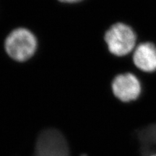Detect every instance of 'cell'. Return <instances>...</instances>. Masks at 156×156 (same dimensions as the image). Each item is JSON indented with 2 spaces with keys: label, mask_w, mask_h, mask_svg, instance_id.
Masks as SVG:
<instances>
[{
  "label": "cell",
  "mask_w": 156,
  "mask_h": 156,
  "mask_svg": "<svg viewBox=\"0 0 156 156\" xmlns=\"http://www.w3.org/2000/svg\"><path fill=\"white\" fill-rule=\"evenodd\" d=\"M32 156H71V153L62 132L57 129L48 128L37 136Z\"/></svg>",
  "instance_id": "3"
},
{
  "label": "cell",
  "mask_w": 156,
  "mask_h": 156,
  "mask_svg": "<svg viewBox=\"0 0 156 156\" xmlns=\"http://www.w3.org/2000/svg\"><path fill=\"white\" fill-rule=\"evenodd\" d=\"M103 38L109 53L119 58L132 54L138 44L135 31L124 23L118 22L109 27Z\"/></svg>",
  "instance_id": "2"
},
{
  "label": "cell",
  "mask_w": 156,
  "mask_h": 156,
  "mask_svg": "<svg viewBox=\"0 0 156 156\" xmlns=\"http://www.w3.org/2000/svg\"><path fill=\"white\" fill-rule=\"evenodd\" d=\"M150 156H156V153H154V154H152V155H150Z\"/></svg>",
  "instance_id": "7"
},
{
  "label": "cell",
  "mask_w": 156,
  "mask_h": 156,
  "mask_svg": "<svg viewBox=\"0 0 156 156\" xmlns=\"http://www.w3.org/2000/svg\"><path fill=\"white\" fill-rule=\"evenodd\" d=\"M132 59L136 69L144 73L156 72V45L153 43L140 42L132 53Z\"/></svg>",
  "instance_id": "5"
},
{
  "label": "cell",
  "mask_w": 156,
  "mask_h": 156,
  "mask_svg": "<svg viewBox=\"0 0 156 156\" xmlns=\"http://www.w3.org/2000/svg\"><path fill=\"white\" fill-rule=\"evenodd\" d=\"M38 38L30 30L20 27L11 31L4 41L7 55L18 63L28 62L38 50Z\"/></svg>",
  "instance_id": "1"
},
{
  "label": "cell",
  "mask_w": 156,
  "mask_h": 156,
  "mask_svg": "<svg viewBox=\"0 0 156 156\" xmlns=\"http://www.w3.org/2000/svg\"><path fill=\"white\" fill-rule=\"evenodd\" d=\"M142 90L141 81L133 73L119 74L112 80V94L115 98L123 103H129L138 100Z\"/></svg>",
  "instance_id": "4"
},
{
  "label": "cell",
  "mask_w": 156,
  "mask_h": 156,
  "mask_svg": "<svg viewBox=\"0 0 156 156\" xmlns=\"http://www.w3.org/2000/svg\"><path fill=\"white\" fill-rule=\"evenodd\" d=\"M57 1L64 5H77V4L83 2L85 0H57Z\"/></svg>",
  "instance_id": "6"
}]
</instances>
